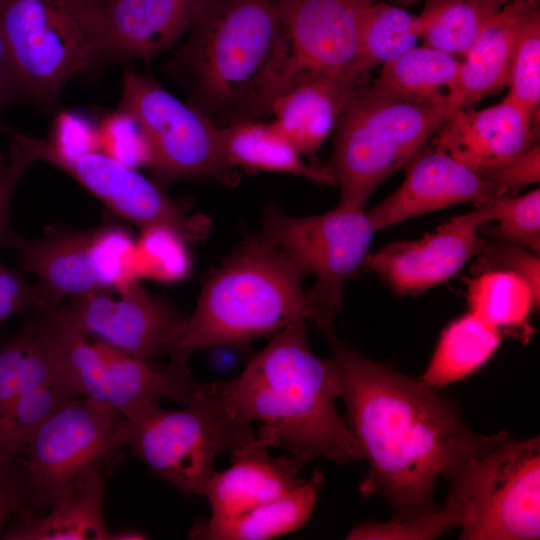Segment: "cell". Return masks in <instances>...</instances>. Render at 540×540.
<instances>
[{
	"label": "cell",
	"mask_w": 540,
	"mask_h": 540,
	"mask_svg": "<svg viewBox=\"0 0 540 540\" xmlns=\"http://www.w3.org/2000/svg\"><path fill=\"white\" fill-rule=\"evenodd\" d=\"M327 336L347 425L369 465L359 493L383 495L394 512L392 520L411 521L434 512L437 479L508 435L473 432L438 389L365 357L332 333Z\"/></svg>",
	"instance_id": "obj_1"
},
{
	"label": "cell",
	"mask_w": 540,
	"mask_h": 540,
	"mask_svg": "<svg viewBox=\"0 0 540 540\" xmlns=\"http://www.w3.org/2000/svg\"><path fill=\"white\" fill-rule=\"evenodd\" d=\"M203 389L238 426L252 430V421H259L255 437L268 448H284L306 463L362 459L346 419L336 410L335 362L311 352L303 319L275 334L238 377L203 384Z\"/></svg>",
	"instance_id": "obj_2"
},
{
	"label": "cell",
	"mask_w": 540,
	"mask_h": 540,
	"mask_svg": "<svg viewBox=\"0 0 540 540\" xmlns=\"http://www.w3.org/2000/svg\"><path fill=\"white\" fill-rule=\"evenodd\" d=\"M289 58L280 0H203L166 71L220 128L270 116Z\"/></svg>",
	"instance_id": "obj_3"
},
{
	"label": "cell",
	"mask_w": 540,
	"mask_h": 540,
	"mask_svg": "<svg viewBox=\"0 0 540 540\" xmlns=\"http://www.w3.org/2000/svg\"><path fill=\"white\" fill-rule=\"evenodd\" d=\"M305 277L290 255L260 235L246 240L205 279L169 360L187 363L197 350L243 345L312 320Z\"/></svg>",
	"instance_id": "obj_4"
},
{
	"label": "cell",
	"mask_w": 540,
	"mask_h": 540,
	"mask_svg": "<svg viewBox=\"0 0 540 540\" xmlns=\"http://www.w3.org/2000/svg\"><path fill=\"white\" fill-rule=\"evenodd\" d=\"M448 109L395 99L371 81L350 100L336 125L329 164L339 204L365 208L389 175L405 167L441 126Z\"/></svg>",
	"instance_id": "obj_5"
},
{
	"label": "cell",
	"mask_w": 540,
	"mask_h": 540,
	"mask_svg": "<svg viewBox=\"0 0 540 540\" xmlns=\"http://www.w3.org/2000/svg\"><path fill=\"white\" fill-rule=\"evenodd\" d=\"M439 508L464 540H535L540 536V441L503 440L445 478Z\"/></svg>",
	"instance_id": "obj_6"
},
{
	"label": "cell",
	"mask_w": 540,
	"mask_h": 540,
	"mask_svg": "<svg viewBox=\"0 0 540 540\" xmlns=\"http://www.w3.org/2000/svg\"><path fill=\"white\" fill-rule=\"evenodd\" d=\"M98 0H0V27L26 100L51 108L67 82L102 61Z\"/></svg>",
	"instance_id": "obj_7"
},
{
	"label": "cell",
	"mask_w": 540,
	"mask_h": 540,
	"mask_svg": "<svg viewBox=\"0 0 540 540\" xmlns=\"http://www.w3.org/2000/svg\"><path fill=\"white\" fill-rule=\"evenodd\" d=\"M185 406L173 411L153 404L125 417L126 446L184 494L203 496L215 458L248 444L255 434L226 418L202 384Z\"/></svg>",
	"instance_id": "obj_8"
},
{
	"label": "cell",
	"mask_w": 540,
	"mask_h": 540,
	"mask_svg": "<svg viewBox=\"0 0 540 540\" xmlns=\"http://www.w3.org/2000/svg\"><path fill=\"white\" fill-rule=\"evenodd\" d=\"M119 110L139 124L149 149L148 166L160 186L184 178L228 186L238 182L236 168L224 156L220 128L150 75L125 70Z\"/></svg>",
	"instance_id": "obj_9"
},
{
	"label": "cell",
	"mask_w": 540,
	"mask_h": 540,
	"mask_svg": "<svg viewBox=\"0 0 540 540\" xmlns=\"http://www.w3.org/2000/svg\"><path fill=\"white\" fill-rule=\"evenodd\" d=\"M375 233L364 208L338 204L306 217L270 206L259 235L290 255L305 276L315 278L306 296L312 320L328 335L344 285L363 265Z\"/></svg>",
	"instance_id": "obj_10"
},
{
	"label": "cell",
	"mask_w": 540,
	"mask_h": 540,
	"mask_svg": "<svg viewBox=\"0 0 540 540\" xmlns=\"http://www.w3.org/2000/svg\"><path fill=\"white\" fill-rule=\"evenodd\" d=\"M125 445L127 421L119 411L84 397L66 403L21 452L34 507L54 506Z\"/></svg>",
	"instance_id": "obj_11"
},
{
	"label": "cell",
	"mask_w": 540,
	"mask_h": 540,
	"mask_svg": "<svg viewBox=\"0 0 540 540\" xmlns=\"http://www.w3.org/2000/svg\"><path fill=\"white\" fill-rule=\"evenodd\" d=\"M8 246L16 252L18 264L37 277V285L55 307L67 296L118 288L139 278L136 241L116 224L33 240L14 233Z\"/></svg>",
	"instance_id": "obj_12"
},
{
	"label": "cell",
	"mask_w": 540,
	"mask_h": 540,
	"mask_svg": "<svg viewBox=\"0 0 540 540\" xmlns=\"http://www.w3.org/2000/svg\"><path fill=\"white\" fill-rule=\"evenodd\" d=\"M85 337L106 343L149 362L178 340L186 316L138 282L72 296L63 305Z\"/></svg>",
	"instance_id": "obj_13"
},
{
	"label": "cell",
	"mask_w": 540,
	"mask_h": 540,
	"mask_svg": "<svg viewBox=\"0 0 540 540\" xmlns=\"http://www.w3.org/2000/svg\"><path fill=\"white\" fill-rule=\"evenodd\" d=\"M50 164L63 170L101 200L116 215L141 229L166 226L185 240L205 237L209 222L188 215L155 181H151L101 150Z\"/></svg>",
	"instance_id": "obj_14"
},
{
	"label": "cell",
	"mask_w": 540,
	"mask_h": 540,
	"mask_svg": "<svg viewBox=\"0 0 540 540\" xmlns=\"http://www.w3.org/2000/svg\"><path fill=\"white\" fill-rule=\"evenodd\" d=\"M483 222L474 210L435 231L368 252L363 265L399 295H417L455 276L479 252Z\"/></svg>",
	"instance_id": "obj_15"
},
{
	"label": "cell",
	"mask_w": 540,
	"mask_h": 540,
	"mask_svg": "<svg viewBox=\"0 0 540 540\" xmlns=\"http://www.w3.org/2000/svg\"><path fill=\"white\" fill-rule=\"evenodd\" d=\"M375 1L280 0L290 56L285 83L303 71L368 75L356 63L363 14Z\"/></svg>",
	"instance_id": "obj_16"
},
{
	"label": "cell",
	"mask_w": 540,
	"mask_h": 540,
	"mask_svg": "<svg viewBox=\"0 0 540 540\" xmlns=\"http://www.w3.org/2000/svg\"><path fill=\"white\" fill-rule=\"evenodd\" d=\"M405 167L399 188L366 211L376 232L462 202L477 205L506 196L475 170L433 148L419 151Z\"/></svg>",
	"instance_id": "obj_17"
},
{
	"label": "cell",
	"mask_w": 540,
	"mask_h": 540,
	"mask_svg": "<svg viewBox=\"0 0 540 540\" xmlns=\"http://www.w3.org/2000/svg\"><path fill=\"white\" fill-rule=\"evenodd\" d=\"M538 118L507 96L482 110H449L432 147L479 173L538 144Z\"/></svg>",
	"instance_id": "obj_18"
},
{
	"label": "cell",
	"mask_w": 540,
	"mask_h": 540,
	"mask_svg": "<svg viewBox=\"0 0 540 540\" xmlns=\"http://www.w3.org/2000/svg\"><path fill=\"white\" fill-rule=\"evenodd\" d=\"M369 82V74L296 73L274 97L270 116L301 154L314 155L353 96Z\"/></svg>",
	"instance_id": "obj_19"
},
{
	"label": "cell",
	"mask_w": 540,
	"mask_h": 540,
	"mask_svg": "<svg viewBox=\"0 0 540 540\" xmlns=\"http://www.w3.org/2000/svg\"><path fill=\"white\" fill-rule=\"evenodd\" d=\"M202 1L109 0L102 60H151L189 30Z\"/></svg>",
	"instance_id": "obj_20"
},
{
	"label": "cell",
	"mask_w": 540,
	"mask_h": 540,
	"mask_svg": "<svg viewBox=\"0 0 540 540\" xmlns=\"http://www.w3.org/2000/svg\"><path fill=\"white\" fill-rule=\"evenodd\" d=\"M304 464L293 455L271 456L255 437L231 452L230 467L209 478L203 493L209 518H229L282 496L304 481L299 477Z\"/></svg>",
	"instance_id": "obj_21"
},
{
	"label": "cell",
	"mask_w": 540,
	"mask_h": 540,
	"mask_svg": "<svg viewBox=\"0 0 540 540\" xmlns=\"http://www.w3.org/2000/svg\"><path fill=\"white\" fill-rule=\"evenodd\" d=\"M540 12L539 0H515L492 14L461 61L451 108H465L508 86L524 24Z\"/></svg>",
	"instance_id": "obj_22"
},
{
	"label": "cell",
	"mask_w": 540,
	"mask_h": 540,
	"mask_svg": "<svg viewBox=\"0 0 540 540\" xmlns=\"http://www.w3.org/2000/svg\"><path fill=\"white\" fill-rule=\"evenodd\" d=\"M324 480L319 470L282 496L224 519L197 521L190 538L265 540L300 529L311 517Z\"/></svg>",
	"instance_id": "obj_23"
},
{
	"label": "cell",
	"mask_w": 540,
	"mask_h": 540,
	"mask_svg": "<svg viewBox=\"0 0 540 540\" xmlns=\"http://www.w3.org/2000/svg\"><path fill=\"white\" fill-rule=\"evenodd\" d=\"M53 309L35 312L0 348V412L28 391L64 378Z\"/></svg>",
	"instance_id": "obj_24"
},
{
	"label": "cell",
	"mask_w": 540,
	"mask_h": 540,
	"mask_svg": "<svg viewBox=\"0 0 540 540\" xmlns=\"http://www.w3.org/2000/svg\"><path fill=\"white\" fill-rule=\"evenodd\" d=\"M461 61L456 56L415 46L382 66L371 85L403 101L441 106L448 111L456 93Z\"/></svg>",
	"instance_id": "obj_25"
},
{
	"label": "cell",
	"mask_w": 540,
	"mask_h": 540,
	"mask_svg": "<svg viewBox=\"0 0 540 540\" xmlns=\"http://www.w3.org/2000/svg\"><path fill=\"white\" fill-rule=\"evenodd\" d=\"M105 479L102 470L77 483L51 512L32 517L24 512L20 522L5 535L9 540H106L103 518Z\"/></svg>",
	"instance_id": "obj_26"
},
{
	"label": "cell",
	"mask_w": 540,
	"mask_h": 540,
	"mask_svg": "<svg viewBox=\"0 0 540 540\" xmlns=\"http://www.w3.org/2000/svg\"><path fill=\"white\" fill-rule=\"evenodd\" d=\"M220 139L224 156L234 168L287 173L333 185L326 167L305 163L273 122L245 121L220 127Z\"/></svg>",
	"instance_id": "obj_27"
},
{
	"label": "cell",
	"mask_w": 540,
	"mask_h": 540,
	"mask_svg": "<svg viewBox=\"0 0 540 540\" xmlns=\"http://www.w3.org/2000/svg\"><path fill=\"white\" fill-rule=\"evenodd\" d=\"M502 338L499 331L468 312L441 332L431 359L418 379L435 389L465 379L490 360Z\"/></svg>",
	"instance_id": "obj_28"
},
{
	"label": "cell",
	"mask_w": 540,
	"mask_h": 540,
	"mask_svg": "<svg viewBox=\"0 0 540 540\" xmlns=\"http://www.w3.org/2000/svg\"><path fill=\"white\" fill-rule=\"evenodd\" d=\"M467 301L469 312L503 336L509 334L524 341L531 335V314L540 305L523 278L505 271L474 275L467 282Z\"/></svg>",
	"instance_id": "obj_29"
},
{
	"label": "cell",
	"mask_w": 540,
	"mask_h": 540,
	"mask_svg": "<svg viewBox=\"0 0 540 540\" xmlns=\"http://www.w3.org/2000/svg\"><path fill=\"white\" fill-rule=\"evenodd\" d=\"M420 38L416 16L396 4L372 2L361 22L356 72L369 74L411 48Z\"/></svg>",
	"instance_id": "obj_30"
},
{
	"label": "cell",
	"mask_w": 540,
	"mask_h": 540,
	"mask_svg": "<svg viewBox=\"0 0 540 540\" xmlns=\"http://www.w3.org/2000/svg\"><path fill=\"white\" fill-rule=\"evenodd\" d=\"M416 16L426 46L451 55H464L487 19L499 9L477 0H424Z\"/></svg>",
	"instance_id": "obj_31"
},
{
	"label": "cell",
	"mask_w": 540,
	"mask_h": 540,
	"mask_svg": "<svg viewBox=\"0 0 540 540\" xmlns=\"http://www.w3.org/2000/svg\"><path fill=\"white\" fill-rule=\"evenodd\" d=\"M81 397L65 378L28 391L0 412V465L15 458L36 431L69 401Z\"/></svg>",
	"instance_id": "obj_32"
},
{
	"label": "cell",
	"mask_w": 540,
	"mask_h": 540,
	"mask_svg": "<svg viewBox=\"0 0 540 540\" xmlns=\"http://www.w3.org/2000/svg\"><path fill=\"white\" fill-rule=\"evenodd\" d=\"M480 231L495 239L540 252V190L521 196H500L477 204Z\"/></svg>",
	"instance_id": "obj_33"
},
{
	"label": "cell",
	"mask_w": 540,
	"mask_h": 540,
	"mask_svg": "<svg viewBox=\"0 0 540 540\" xmlns=\"http://www.w3.org/2000/svg\"><path fill=\"white\" fill-rule=\"evenodd\" d=\"M184 238L166 226L141 230L136 241V271L138 277L161 281L183 278L190 266Z\"/></svg>",
	"instance_id": "obj_34"
},
{
	"label": "cell",
	"mask_w": 540,
	"mask_h": 540,
	"mask_svg": "<svg viewBox=\"0 0 540 540\" xmlns=\"http://www.w3.org/2000/svg\"><path fill=\"white\" fill-rule=\"evenodd\" d=\"M507 95L531 115L540 104V12L523 26L513 56Z\"/></svg>",
	"instance_id": "obj_35"
},
{
	"label": "cell",
	"mask_w": 540,
	"mask_h": 540,
	"mask_svg": "<svg viewBox=\"0 0 540 540\" xmlns=\"http://www.w3.org/2000/svg\"><path fill=\"white\" fill-rule=\"evenodd\" d=\"M473 274L487 271H505L523 278L540 299V259L539 254L524 247L495 240L484 239L475 256Z\"/></svg>",
	"instance_id": "obj_36"
},
{
	"label": "cell",
	"mask_w": 540,
	"mask_h": 540,
	"mask_svg": "<svg viewBox=\"0 0 540 540\" xmlns=\"http://www.w3.org/2000/svg\"><path fill=\"white\" fill-rule=\"evenodd\" d=\"M100 150L132 168L149 164V149L137 121L117 110L99 126Z\"/></svg>",
	"instance_id": "obj_37"
},
{
	"label": "cell",
	"mask_w": 540,
	"mask_h": 540,
	"mask_svg": "<svg viewBox=\"0 0 540 540\" xmlns=\"http://www.w3.org/2000/svg\"><path fill=\"white\" fill-rule=\"evenodd\" d=\"M0 132L11 137L8 161L0 169V249L8 246L15 233L9 221V209L16 185L28 168L37 160L22 132L6 124L0 125Z\"/></svg>",
	"instance_id": "obj_38"
},
{
	"label": "cell",
	"mask_w": 540,
	"mask_h": 540,
	"mask_svg": "<svg viewBox=\"0 0 540 540\" xmlns=\"http://www.w3.org/2000/svg\"><path fill=\"white\" fill-rule=\"evenodd\" d=\"M55 308L38 285L28 283L16 268L0 262V324L9 316L23 311Z\"/></svg>",
	"instance_id": "obj_39"
},
{
	"label": "cell",
	"mask_w": 540,
	"mask_h": 540,
	"mask_svg": "<svg viewBox=\"0 0 540 540\" xmlns=\"http://www.w3.org/2000/svg\"><path fill=\"white\" fill-rule=\"evenodd\" d=\"M479 174L499 187L506 195L515 193L530 184L538 183L540 179L539 143Z\"/></svg>",
	"instance_id": "obj_40"
},
{
	"label": "cell",
	"mask_w": 540,
	"mask_h": 540,
	"mask_svg": "<svg viewBox=\"0 0 540 540\" xmlns=\"http://www.w3.org/2000/svg\"><path fill=\"white\" fill-rule=\"evenodd\" d=\"M21 100H26L25 93L0 27V116L6 108Z\"/></svg>",
	"instance_id": "obj_41"
},
{
	"label": "cell",
	"mask_w": 540,
	"mask_h": 540,
	"mask_svg": "<svg viewBox=\"0 0 540 540\" xmlns=\"http://www.w3.org/2000/svg\"><path fill=\"white\" fill-rule=\"evenodd\" d=\"M20 504L17 490L0 485V533L5 520Z\"/></svg>",
	"instance_id": "obj_42"
},
{
	"label": "cell",
	"mask_w": 540,
	"mask_h": 540,
	"mask_svg": "<svg viewBox=\"0 0 540 540\" xmlns=\"http://www.w3.org/2000/svg\"><path fill=\"white\" fill-rule=\"evenodd\" d=\"M146 535L138 530L127 529L116 533H110V539L115 540H142L146 539Z\"/></svg>",
	"instance_id": "obj_43"
},
{
	"label": "cell",
	"mask_w": 540,
	"mask_h": 540,
	"mask_svg": "<svg viewBox=\"0 0 540 540\" xmlns=\"http://www.w3.org/2000/svg\"><path fill=\"white\" fill-rule=\"evenodd\" d=\"M477 1H480V2H484L486 4H489V5H492L498 9L502 8L503 6H505L506 4L510 3V2H513L515 0H477Z\"/></svg>",
	"instance_id": "obj_44"
},
{
	"label": "cell",
	"mask_w": 540,
	"mask_h": 540,
	"mask_svg": "<svg viewBox=\"0 0 540 540\" xmlns=\"http://www.w3.org/2000/svg\"><path fill=\"white\" fill-rule=\"evenodd\" d=\"M398 6H409L421 0H390Z\"/></svg>",
	"instance_id": "obj_45"
},
{
	"label": "cell",
	"mask_w": 540,
	"mask_h": 540,
	"mask_svg": "<svg viewBox=\"0 0 540 540\" xmlns=\"http://www.w3.org/2000/svg\"><path fill=\"white\" fill-rule=\"evenodd\" d=\"M99 2L105 4L106 2H108L109 0H98Z\"/></svg>",
	"instance_id": "obj_46"
},
{
	"label": "cell",
	"mask_w": 540,
	"mask_h": 540,
	"mask_svg": "<svg viewBox=\"0 0 540 540\" xmlns=\"http://www.w3.org/2000/svg\"><path fill=\"white\" fill-rule=\"evenodd\" d=\"M2 166H3V165H2ZM2 166H0V169H1Z\"/></svg>",
	"instance_id": "obj_47"
}]
</instances>
